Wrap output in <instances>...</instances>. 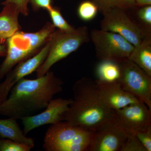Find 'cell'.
I'll use <instances>...</instances> for the list:
<instances>
[{
	"instance_id": "d6986e66",
	"label": "cell",
	"mask_w": 151,
	"mask_h": 151,
	"mask_svg": "<svg viewBox=\"0 0 151 151\" xmlns=\"http://www.w3.org/2000/svg\"><path fill=\"white\" fill-rule=\"evenodd\" d=\"M103 13L111 9L118 8L129 12L134 8V0H91Z\"/></svg>"
},
{
	"instance_id": "5b68a950",
	"label": "cell",
	"mask_w": 151,
	"mask_h": 151,
	"mask_svg": "<svg viewBox=\"0 0 151 151\" xmlns=\"http://www.w3.org/2000/svg\"><path fill=\"white\" fill-rule=\"evenodd\" d=\"M90 41L89 29L86 26L80 27L69 32L55 30L46 59L36 70L37 77L45 75L54 64Z\"/></svg>"
},
{
	"instance_id": "277c9868",
	"label": "cell",
	"mask_w": 151,
	"mask_h": 151,
	"mask_svg": "<svg viewBox=\"0 0 151 151\" xmlns=\"http://www.w3.org/2000/svg\"><path fill=\"white\" fill-rule=\"evenodd\" d=\"M93 132L65 121L51 125L44 138L45 151H87Z\"/></svg>"
},
{
	"instance_id": "f1b7e54d",
	"label": "cell",
	"mask_w": 151,
	"mask_h": 151,
	"mask_svg": "<svg viewBox=\"0 0 151 151\" xmlns=\"http://www.w3.org/2000/svg\"><path fill=\"white\" fill-rule=\"evenodd\" d=\"M3 102L2 97L1 93V88H0V104Z\"/></svg>"
},
{
	"instance_id": "2e32d148",
	"label": "cell",
	"mask_w": 151,
	"mask_h": 151,
	"mask_svg": "<svg viewBox=\"0 0 151 151\" xmlns=\"http://www.w3.org/2000/svg\"><path fill=\"white\" fill-rule=\"evenodd\" d=\"M129 59L151 76V33L146 35L141 43L134 47Z\"/></svg>"
},
{
	"instance_id": "ac0fdd59",
	"label": "cell",
	"mask_w": 151,
	"mask_h": 151,
	"mask_svg": "<svg viewBox=\"0 0 151 151\" xmlns=\"http://www.w3.org/2000/svg\"><path fill=\"white\" fill-rule=\"evenodd\" d=\"M129 12L145 32L151 33V5L135 6Z\"/></svg>"
},
{
	"instance_id": "8992f818",
	"label": "cell",
	"mask_w": 151,
	"mask_h": 151,
	"mask_svg": "<svg viewBox=\"0 0 151 151\" xmlns=\"http://www.w3.org/2000/svg\"><path fill=\"white\" fill-rule=\"evenodd\" d=\"M89 35L90 40L94 45L95 55L100 60L121 62L129 59L134 47L127 40L116 33L94 29Z\"/></svg>"
},
{
	"instance_id": "9a60e30c",
	"label": "cell",
	"mask_w": 151,
	"mask_h": 151,
	"mask_svg": "<svg viewBox=\"0 0 151 151\" xmlns=\"http://www.w3.org/2000/svg\"><path fill=\"white\" fill-rule=\"evenodd\" d=\"M17 119L13 117L0 119V137L9 139L33 148L35 142L32 138L25 135L17 122Z\"/></svg>"
},
{
	"instance_id": "ffe728a7",
	"label": "cell",
	"mask_w": 151,
	"mask_h": 151,
	"mask_svg": "<svg viewBox=\"0 0 151 151\" xmlns=\"http://www.w3.org/2000/svg\"><path fill=\"white\" fill-rule=\"evenodd\" d=\"M98 11V7L93 1H85L79 4L77 13L82 20L90 21L96 17Z\"/></svg>"
},
{
	"instance_id": "ba28073f",
	"label": "cell",
	"mask_w": 151,
	"mask_h": 151,
	"mask_svg": "<svg viewBox=\"0 0 151 151\" xmlns=\"http://www.w3.org/2000/svg\"><path fill=\"white\" fill-rule=\"evenodd\" d=\"M118 63L121 68L119 84L151 111V76L129 59Z\"/></svg>"
},
{
	"instance_id": "6da1fadb",
	"label": "cell",
	"mask_w": 151,
	"mask_h": 151,
	"mask_svg": "<svg viewBox=\"0 0 151 151\" xmlns=\"http://www.w3.org/2000/svg\"><path fill=\"white\" fill-rule=\"evenodd\" d=\"M63 81L49 71L34 79L22 78L0 104V115L21 119L44 110L55 94L63 90Z\"/></svg>"
},
{
	"instance_id": "7c38bea8",
	"label": "cell",
	"mask_w": 151,
	"mask_h": 151,
	"mask_svg": "<svg viewBox=\"0 0 151 151\" xmlns=\"http://www.w3.org/2000/svg\"><path fill=\"white\" fill-rule=\"evenodd\" d=\"M127 137L112 121L93 132L88 151H121Z\"/></svg>"
},
{
	"instance_id": "4316f807",
	"label": "cell",
	"mask_w": 151,
	"mask_h": 151,
	"mask_svg": "<svg viewBox=\"0 0 151 151\" xmlns=\"http://www.w3.org/2000/svg\"><path fill=\"white\" fill-rule=\"evenodd\" d=\"M135 6L143 7L151 5V0H134Z\"/></svg>"
},
{
	"instance_id": "30bf717a",
	"label": "cell",
	"mask_w": 151,
	"mask_h": 151,
	"mask_svg": "<svg viewBox=\"0 0 151 151\" xmlns=\"http://www.w3.org/2000/svg\"><path fill=\"white\" fill-rule=\"evenodd\" d=\"M52 35L38 53L19 63L6 76L4 81L0 83L3 101L7 99L11 89L18 81L34 71H36L43 63L46 59L51 46Z\"/></svg>"
},
{
	"instance_id": "5bb4252c",
	"label": "cell",
	"mask_w": 151,
	"mask_h": 151,
	"mask_svg": "<svg viewBox=\"0 0 151 151\" xmlns=\"http://www.w3.org/2000/svg\"><path fill=\"white\" fill-rule=\"evenodd\" d=\"M4 6L0 12V42L2 43L21 29L19 22L20 13L17 6L12 3Z\"/></svg>"
},
{
	"instance_id": "3957f363",
	"label": "cell",
	"mask_w": 151,
	"mask_h": 151,
	"mask_svg": "<svg viewBox=\"0 0 151 151\" xmlns=\"http://www.w3.org/2000/svg\"><path fill=\"white\" fill-rule=\"evenodd\" d=\"M56 30L52 23L47 22L35 32L18 31L7 39V53L0 65V80L19 63L35 55L45 45Z\"/></svg>"
},
{
	"instance_id": "7402d4cb",
	"label": "cell",
	"mask_w": 151,
	"mask_h": 151,
	"mask_svg": "<svg viewBox=\"0 0 151 151\" xmlns=\"http://www.w3.org/2000/svg\"><path fill=\"white\" fill-rule=\"evenodd\" d=\"M32 148L6 139H0V151H29Z\"/></svg>"
},
{
	"instance_id": "603a6c76",
	"label": "cell",
	"mask_w": 151,
	"mask_h": 151,
	"mask_svg": "<svg viewBox=\"0 0 151 151\" xmlns=\"http://www.w3.org/2000/svg\"><path fill=\"white\" fill-rule=\"evenodd\" d=\"M121 151H147L134 135L127 136Z\"/></svg>"
},
{
	"instance_id": "44dd1931",
	"label": "cell",
	"mask_w": 151,
	"mask_h": 151,
	"mask_svg": "<svg viewBox=\"0 0 151 151\" xmlns=\"http://www.w3.org/2000/svg\"><path fill=\"white\" fill-rule=\"evenodd\" d=\"M47 11L52 21V24L58 29L64 32L71 31L75 29V28L65 20L58 8L52 6Z\"/></svg>"
},
{
	"instance_id": "8fae6325",
	"label": "cell",
	"mask_w": 151,
	"mask_h": 151,
	"mask_svg": "<svg viewBox=\"0 0 151 151\" xmlns=\"http://www.w3.org/2000/svg\"><path fill=\"white\" fill-rule=\"evenodd\" d=\"M72 101V98L52 99L41 113L23 118L21 120L23 125L24 135L44 125H52L64 121L65 113Z\"/></svg>"
},
{
	"instance_id": "f546056e",
	"label": "cell",
	"mask_w": 151,
	"mask_h": 151,
	"mask_svg": "<svg viewBox=\"0 0 151 151\" xmlns=\"http://www.w3.org/2000/svg\"><path fill=\"white\" fill-rule=\"evenodd\" d=\"M1 139V137H0V139Z\"/></svg>"
},
{
	"instance_id": "7a4b0ae2",
	"label": "cell",
	"mask_w": 151,
	"mask_h": 151,
	"mask_svg": "<svg viewBox=\"0 0 151 151\" xmlns=\"http://www.w3.org/2000/svg\"><path fill=\"white\" fill-rule=\"evenodd\" d=\"M73 98L64 121L94 132L114 121V111L108 108L97 93L95 81L83 77L72 88Z\"/></svg>"
},
{
	"instance_id": "e0dca14e",
	"label": "cell",
	"mask_w": 151,
	"mask_h": 151,
	"mask_svg": "<svg viewBox=\"0 0 151 151\" xmlns=\"http://www.w3.org/2000/svg\"><path fill=\"white\" fill-rule=\"evenodd\" d=\"M121 74L119 63L111 60H100L96 69V80L105 83L118 81Z\"/></svg>"
},
{
	"instance_id": "484cf974",
	"label": "cell",
	"mask_w": 151,
	"mask_h": 151,
	"mask_svg": "<svg viewBox=\"0 0 151 151\" xmlns=\"http://www.w3.org/2000/svg\"><path fill=\"white\" fill-rule=\"evenodd\" d=\"M34 11H37L40 9L47 10L50 8L52 6V0H30Z\"/></svg>"
},
{
	"instance_id": "4fadbf2b",
	"label": "cell",
	"mask_w": 151,
	"mask_h": 151,
	"mask_svg": "<svg viewBox=\"0 0 151 151\" xmlns=\"http://www.w3.org/2000/svg\"><path fill=\"white\" fill-rule=\"evenodd\" d=\"M95 81L97 93L101 100L108 108L114 111L140 101L125 91L118 81L105 83L97 80Z\"/></svg>"
},
{
	"instance_id": "83f0119b",
	"label": "cell",
	"mask_w": 151,
	"mask_h": 151,
	"mask_svg": "<svg viewBox=\"0 0 151 151\" xmlns=\"http://www.w3.org/2000/svg\"><path fill=\"white\" fill-rule=\"evenodd\" d=\"M7 53V48L6 43L0 42V58L5 57Z\"/></svg>"
},
{
	"instance_id": "cb8c5ba5",
	"label": "cell",
	"mask_w": 151,
	"mask_h": 151,
	"mask_svg": "<svg viewBox=\"0 0 151 151\" xmlns=\"http://www.w3.org/2000/svg\"><path fill=\"white\" fill-rule=\"evenodd\" d=\"M135 136L147 151H151V125L145 129L137 132Z\"/></svg>"
},
{
	"instance_id": "9c48e42d",
	"label": "cell",
	"mask_w": 151,
	"mask_h": 151,
	"mask_svg": "<svg viewBox=\"0 0 151 151\" xmlns=\"http://www.w3.org/2000/svg\"><path fill=\"white\" fill-rule=\"evenodd\" d=\"M114 121L127 136L135 135L151 125V111L139 101L114 111Z\"/></svg>"
},
{
	"instance_id": "52a82bcc",
	"label": "cell",
	"mask_w": 151,
	"mask_h": 151,
	"mask_svg": "<svg viewBox=\"0 0 151 151\" xmlns=\"http://www.w3.org/2000/svg\"><path fill=\"white\" fill-rule=\"evenodd\" d=\"M100 29L118 34L134 47L139 45L147 33L135 20L128 11L122 9H111L102 13Z\"/></svg>"
},
{
	"instance_id": "d4e9b609",
	"label": "cell",
	"mask_w": 151,
	"mask_h": 151,
	"mask_svg": "<svg viewBox=\"0 0 151 151\" xmlns=\"http://www.w3.org/2000/svg\"><path fill=\"white\" fill-rule=\"evenodd\" d=\"M30 0H6L3 2L1 4L5 5L6 4L12 3L14 4L22 14L27 16L29 14V9L28 4L29 3Z\"/></svg>"
}]
</instances>
